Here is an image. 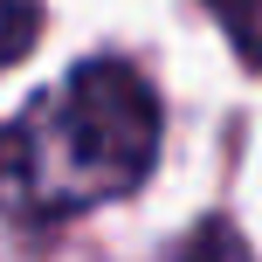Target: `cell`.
I'll return each instance as SVG.
<instances>
[{
	"instance_id": "cell-2",
	"label": "cell",
	"mask_w": 262,
	"mask_h": 262,
	"mask_svg": "<svg viewBox=\"0 0 262 262\" xmlns=\"http://www.w3.org/2000/svg\"><path fill=\"white\" fill-rule=\"evenodd\" d=\"M166 262H255L235 221H200L180 249H166Z\"/></svg>"
},
{
	"instance_id": "cell-3",
	"label": "cell",
	"mask_w": 262,
	"mask_h": 262,
	"mask_svg": "<svg viewBox=\"0 0 262 262\" xmlns=\"http://www.w3.org/2000/svg\"><path fill=\"white\" fill-rule=\"evenodd\" d=\"M200 7L221 21V35L235 41V55L249 69H262V0H200Z\"/></svg>"
},
{
	"instance_id": "cell-1",
	"label": "cell",
	"mask_w": 262,
	"mask_h": 262,
	"mask_svg": "<svg viewBox=\"0 0 262 262\" xmlns=\"http://www.w3.org/2000/svg\"><path fill=\"white\" fill-rule=\"evenodd\" d=\"M159 159V97L118 55L76 62L14 124H0V214L55 221L124 200Z\"/></svg>"
},
{
	"instance_id": "cell-4",
	"label": "cell",
	"mask_w": 262,
	"mask_h": 262,
	"mask_svg": "<svg viewBox=\"0 0 262 262\" xmlns=\"http://www.w3.org/2000/svg\"><path fill=\"white\" fill-rule=\"evenodd\" d=\"M41 35V0H0V69L21 62Z\"/></svg>"
}]
</instances>
